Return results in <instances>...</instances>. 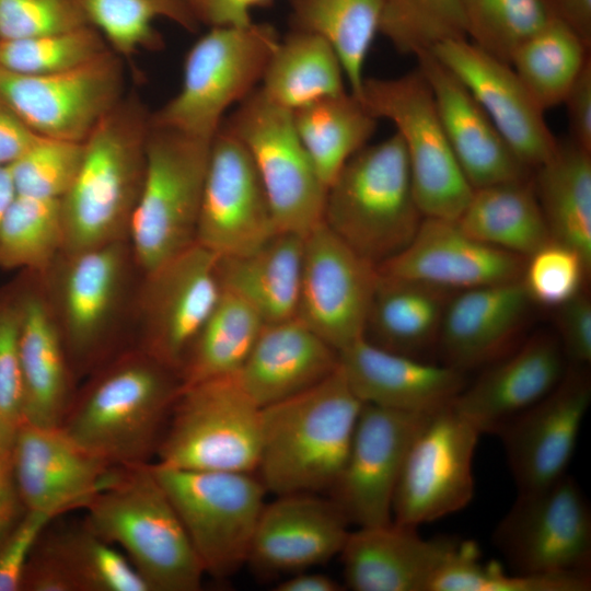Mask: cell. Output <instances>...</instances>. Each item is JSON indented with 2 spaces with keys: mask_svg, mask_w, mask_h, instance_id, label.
<instances>
[{
  "mask_svg": "<svg viewBox=\"0 0 591 591\" xmlns=\"http://www.w3.org/2000/svg\"><path fill=\"white\" fill-rule=\"evenodd\" d=\"M84 379L59 428L113 466L152 463L182 387L179 374L129 345Z\"/></svg>",
  "mask_w": 591,
  "mask_h": 591,
  "instance_id": "obj_1",
  "label": "cell"
},
{
  "mask_svg": "<svg viewBox=\"0 0 591 591\" xmlns=\"http://www.w3.org/2000/svg\"><path fill=\"white\" fill-rule=\"evenodd\" d=\"M38 276L77 380L130 345L142 271L128 240L61 252Z\"/></svg>",
  "mask_w": 591,
  "mask_h": 591,
  "instance_id": "obj_2",
  "label": "cell"
},
{
  "mask_svg": "<svg viewBox=\"0 0 591 591\" xmlns=\"http://www.w3.org/2000/svg\"><path fill=\"white\" fill-rule=\"evenodd\" d=\"M362 405L339 364L314 386L262 408L255 473L266 491L275 496L331 491Z\"/></svg>",
  "mask_w": 591,
  "mask_h": 591,
  "instance_id": "obj_3",
  "label": "cell"
},
{
  "mask_svg": "<svg viewBox=\"0 0 591 591\" xmlns=\"http://www.w3.org/2000/svg\"><path fill=\"white\" fill-rule=\"evenodd\" d=\"M150 115L136 92H126L83 142L80 169L60 199L62 252L128 240L144 179Z\"/></svg>",
  "mask_w": 591,
  "mask_h": 591,
  "instance_id": "obj_4",
  "label": "cell"
},
{
  "mask_svg": "<svg viewBox=\"0 0 591 591\" xmlns=\"http://www.w3.org/2000/svg\"><path fill=\"white\" fill-rule=\"evenodd\" d=\"M85 524L119 548L150 591H196L205 571L151 463L120 467L83 508Z\"/></svg>",
  "mask_w": 591,
  "mask_h": 591,
  "instance_id": "obj_5",
  "label": "cell"
},
{
  "mask_svg": "<svg viewBox=\"0 0 591 591\" xmlns=\"http://www.w3.org/2000/svg\"><path fill=\"white\" fill-rule=\"evenodd\" d=\"M424 218L396 132L360 149L326 189L323 223L376 266L409 244Z\"/></svg>",
  "mask_w": 591,
  "mask_h": 591,
  "instance_id": "obj_6",
  "label": "cell"
},
{
  "mask_svg": "<svg viewBox=\"0 0 591 591\" xmlns=\"http://www.w3.org/2000/svg\"><path fill=\"white\" fill-rule=\"evenodd\" d=\"M279 39L269 23L210 27L185 56L178 92L151 112V126L212 139L227 112L259 88Z\"/></svg>",
  "mask_w": 591,
  "mask_h": 591,
  "instance_id": "obj_7",
  "label": "cell"
},
{
  "mask_svg": "<svg viewBox=\"0 0 591 591\" xmlns=\"http://www.w3.org/2000/svg\"><path fill=\"white\" fill-rule=\"evenodd\" d=\"M211 139L150 124L142 189L128 241L142 273L196 242Z\"/></svg>",
  "mask_w": 591,
  "mask_h": 591,
  "instance_id": "obj_8",
  "label": "cell"
},
{
  "mask_svg": "<svg viewBox=\"0 0 591 591\" xmlns=\"http://www.w3.org/2000/svg\"><path fill=\"white\" fill-rule=\"evenodd\" d=\"M260 410L235 375L182 385L154 463L182 470L255 473Z\"/></svg>",
  "mask_w": 591,
  "mask_h": 591,
  "instance_id": "obj_9",
  "label": "cell"
},
{
  "mask_svg": "<svg viewBox=\"0 0 591 591\" xmlns=\"http://www.w3.org/2000/svg\"><path fill=\"white\" fill-rule=\"evenodd\" d=\"M151 468L172 501L205 575L227 578L248 560L266 489L255 473Z\"/></svg>",
  "mask_w": 591,
  "mask_h": 591,
  "instance_id": "obj_10",
  "label": "cell"
},
{
  "mask_svg": "<svg viewBox=\"0 0 591 591\" xmlns=\"http://www.w3.org/2000/svg\"><path fill=\"white\" fill-rule=\"evenodd\" d=\"M359 99L375 118L395 126L424 217L457 220L473 187L454 157L419 69L395 78H366Z\"/></svg>",
  "mask_w": 591,
  "mask_h": 591,
  "instance_id": "obj_11",
  "label": "cell"
},
{
  "mask_svg": "<svg viewBox=\"0 0 591 591\" xmlns=\"http://www.w3.org/2000/svg\"><path fill=\"white\" fill-rule=\"evenodd\" d=\"M222 124L246 148L278 231L304 236L323 222L327 187L298 136L291 111L258 88Z\"/></svg>",
  "mask_w": 591,
  "mask_h": 591,
  "instance_id": "obj_12",
  "label": "cell"
},
{
  "mask_svg": "<svg viewBox=\"0 0 591 591\" xmlns=\"http://www.w3.org/2000/svg\"><path fill=\"white\" fill-rule=\"evenodd\" d=\"M218 259L195 242L142 273L134 312L132 345L178 374L221 296Z\"/></svg>",
  "mask_w": 591,
  "mask_h": 591,
  "instance_id": "obj_13",
  "label": "cell"
},
{
  "mask_svg": "<svg viewBox=\"0 0 591 591\" xmlns=\"http://www.w3.org/2000/svg\"><path fill=\"white\" fill-rule=\"evenodd\" d=\"M493 542L515 573L590 572L591 509L568 474L518 498Z\"/></svg>",
  "mask_w": 591,
  "mask_h": 591,
  "instance_id": "obj_14",
  "label": "cell"
},
{
  "mask_svg": "<svg viewBox=\"0 0 591 591\" xmlns=\"http://www.w3.org/2000/svg\"><path fill=\"white\" fill-rule=\"evenodd\" d=\"M480 431L452 404L427 415L406 453L392 520L417 528L465 508L474 497Z\"/></svg>",
  "mask_w": 591,
  "mask_h": 591,
  "instance_id": "obj_15",
  "label": "cell"
},
{
  "mask_svg": "<svg viewBox=\"0 0 591 591\" xmlns=\"http://www.w3.org/2000/svg\"><path fill=\"white\" fill-rule=\"evenodd\" d=\"M125 94L124 60L111 49L49 74L0 69V100L45 138L84 142Z\"/></svg>",
  "mask_w": 591,
  "mask_h": 591,
  "instance_id": "obj_16",
  "label": "cell"
},
{
  "mask_svg": "<svg viewBox=\"0 0 591 591\" xmlns=\"http://www.w3.org/2000/svg\"><path fill=\"white\" fill-rule=\"evenodd\" d=\"M379 278L323 222L304 235L296 316L338 352L363 338Z\"/></svg>",
  "mask_w": 591,
  "mask_h": 591,
  "instance_id": "obj_17",
  "label": "cell"
},
{
  "mask_svg": "<svg viewBox=\"0 0 591 591\" xmlns=\"http://www.w3.org/2000/svg\"><path fill=\"white\" fill-rule=\"evenodd\" d=\"M277 232L246 148L221 124L211 139L196 243L218 257L240 256L255 251Z\"/></svg>",
  "mask_w": 591,
  "mask_h": 591,
  "instance_id": "obj_18",
  "label": "cell"
},
{
  "mask_svg": "<svg viewBox=\"0 0 591 591\" xmlns=\"http://www.w3.org/2000/svg\"><path fill=\"white\" fill-rule=\"evenodd\" d=\"M427 415L363 403L346 462L329 491L350 524L392 521L403 463Z\"/></svg>",
  "mask_w": 591,
  "mask_h": 591,
  "instance_id": "obj_19",
  "label": "cell"
},
{
  "mask_svg": "<svg viewBox=\"0 0 591 591\" xmlns=\"http://www.w3.org/2000/svg\"><path fill=\"white\" fill-rule=\"evenodd\" d=\"M590 402V380L575 366L549 394L496 429L518 493L546 487L567 474Z\"/></svg>",
  "mask_w": 591,
  "mask_h": 591,
  "instance_id": "obj_20",
  "label": "cell"
},
{
  "mask_svg": "<svg viewBox=\"0 0 591 591\" xmlns=\"http://www.w3.org/2000/svg\"><path fill=\"white\" fill-rule=\"evenodd\" d=\"M429 51L465 85L529 169L534 171L553 157L558 141L510 63L466 38L444 40Z\"/></svg>",
  "mask_w": 591,
  "mask_h": 591,
  "instance_id": "obj_21",
  "label": "cell"
},
{
  "mask_svg": "<svg viewBox=\"0 0 591 591\" xmlns=\"http://www.w3.org/2000/svg\"><path fill=\"white\" fill-rule=\"evenodd\" d=\"M11 463L25 509L56 518L83 509L120 468L82 449L60 428L27 422L18 426Z\"/></svg>",
  "mask_w": 591,
  "mask_h": 591,
  "instance_id": "obj_22",
  "label": "cell"
},
{
  "mask_svg": "<svg viewBox=\"0 0 591 591\" xmlns=\"http://www.w3.org/2000/svg\"><path fill=\"white\" fill-rule=\"evenodd\" d=\"M525 258L466 234L456 220L425 217L409 244L378 266L387 277L449 291L520 280Z\"/></svg>",
  "mask_w": 591,
  "mask_h": 591,
  "instance_id": "obj_23",
  "label": "cell"
},
{
  "mask_svg": "<svg viewBox=\"0 0 591 591\" xmlns=\"http://www.w3.org/2000/svg\"><path fill=\"white\" fill-rule=\"evenodd\" d=\"M349 521L321 494L276 496L259 515L247 563L267 573H294L339 555Z\"/></svg>",
  "mask_w": 591,
  "mask_h": 591,
  "instance_id": "obj_24",
  "label": "cell"
},
{
  "mask_svg": "<svg viewBox=\"0 0 591 591\" xmlns=\"http://www.w3.org/2000/svg\"><path fill=\"white\" fill-rule=\"evenodd\" d=\"M425 77L454 157L474 188L531 179L465 85L430 51L415 56Z\"/></svg>",
  "mask_w": 591,
  "mask_h": 591,
  "instance_id": "obj_25",
  "label": "cell"
},
{
  "mask_svg": "<svg viewBox=\"0 0 591 591\" xmlns=\"http://www.w3.org/2000/svg\"><path fill=\"white\" fill-rule=\"evenodd\" d=\"M22 422L59 428L77 390L38 274L19 271ZM21 422V424H22Z\"/></svg>",
  "mask_w": 591,
  "mask_h": 591,
  "instance_id": "obj_26",
  "label": "cell"
},
{
  "mask_svg": "<svg viewBox=\"0 0 591 591\" xmlns=\"http://www.w3.org/2000/svg\"><path fill=\"white\" fill-rule=\"evenodd\" d=\"M567 358L558 338L536 335L489 363L452 403L483 432H495L511 417L549 394L565 378Z\"/></svg>",
  "mask_w": 591,
  "mask_h": 591,
  "instance_id": "obj_27",
  "label": "cell"
},
{
  "mask_svg": "<svg viewBox=\"0 0 591 591\" xmlns=\"http://www.w3.org/2000/svg\"><path fill=\"white\" fill-rule=\"evenodd\" d=\"M457 541L424 538L393 520L350 531L339 553L346 586L355 591H428Z\"/></svg>",
  "mask_w": 591,
  "mask_h": 591,
  "instance_id": "obj_28",
  "label": "cell"
},
{
  "mask_svg": "<svg viewBox=\"0 0 591 591\" xmlns=\"http://www.w3.org/2000/svg\"><path fill=\"white\" fill-rule=\"evenodd\" d=\"M150 591L126 555L84 521L54 528L38 538L21 591Z\"/></svg>",
  "mask_w": 591,
  "mask_h": 591,
  "instance_id": "obj_29",
  "label": "cell"
},
{
  "mask_svg": "<svg viewBox=\"0 0 591 591\" xmlns=\"http://www.w3.org/2000/svg\"><path fill=\"white\" fill-rule=\"evenodd\" d=\"M339 364L364 404L430 414L451 405L466 386L463 371L392 352L364 338L339 352Z\"/></svg>",
  "mask_w": 591,
  "mask_h": 591,
  "instance_id": "obj_30",
  "label": "cell"
},
{
  "mask_svg": "<svg viewBox=\"0 0 591 591\" xmlns=\"http://www.w3.org/2000/svg\"><path fill=\"white\" fill-rule=\"evenodd\" d=\"M531 304L521 280L467 289L451 297L437 343L443 364L465 372L510 352Z\"/></svg>",
  "mask_w": 591,
  "mask_h": 591,
  "instance_id": "obj_31",
  "label": "cell"
},
{
  "mask_svg": "<svg viewBox=\"0 0 591 591\" xmlns=\"http://www.w3.org/2000/svg\"><path fill=\"white\" fill-rule=\"evenodd\" d=\"M338 366L339 352L294 316L264 325L235 376L264 408L314 386Z\"/></svg>",
  "mask_w": 591,
  "mask_h": 591,
  "instance_id": "obj_32",
  "label": "cell"
},
{
  "mask_svg": "<svg viewBox=\"0 0 591 591\" xmlns=\"http://www.w3.org/2000/svg\"><path fill=\"white\" fill-rule=\"evenodd\" d=\"M304 236L278 231L255 251L219 257L222 289L251 304L265 324L297 314Z\"/></svg>",
  "mask_w": 591,
  "mask_h": 591,
  "instance_id": "obj_33",
  "label": "cell"
},
{
  "mask_svg": "<svg viewBox=\"0 0 591 591\" xmlns=\"http://www.w3.org/2000/svg\"><path fill=\"white\" fill-rule=\"evenodd\" d=\"M451 291L379 273L363 338L418 358L437 347Z\"/></svg>",
  "mask_w": 591,
  "mask_h": 591,
  "instance_id": "obj_34",
  "label": "cell"
},
{
  "mask_svg": "<svg viewBox=\"0 0 591 591\" xmlns=\"http://www.w3.org/2000/svg\"><path fill=\"white\" fill-rule=\"evenodd\" d=\"M456 222L470 236L524 258L553 241L531 179L474 188Z\"/></svg>",
  "mask_w": 591,
  "mask_h": 591,
  "instance_id": "obj_35",
  "label": "cell"
},
{
  "mask_svg": "<svg viewBox=\"0 0 591 591\" xmlns=\"http://www.w3.org/2000/svg\"><path fill=\"white\" fill-rule=\"evenodd\" d=\"M345 82L340 59L326 39L291 30L275 47L259 89L269 101L293 112L346 92Z\"/></svg>",
  "mask_w": 591,
  "mask_h": 591,
  "instance_id": "obj_36",
  "label": "cell"
},
{
  "mask_svg": "<svg viewBox=\"0 0 591 591\" xmlns=\"http://www.w3.org/2000/svg\"><path fill=\"white\" fill-rule=\"evenodd\" d=\"M532 181L554 241L572 247L591 265V153L558 142Z\"/></svg>",
  "mask_w": 591,
  "mask_h": 591,
  "instance_id": "obj_37",
  "label": "cell"
},
{
  "mask_svg": "<svg viewBox=\"0 0 591 591\" xmlns=\"http://www.w3.org/2000/svg\"><path fill=\"white\" fill-rule=\"evenodd\" d=\"M292 118L326 187L348 160L368 144L379 120L349 91L300 107L292 112Z\"/></svg>",
  "mask_w": 591,
  "mask_h": 591,
  "instance_id": "obj_38",
  "label": "cell"
},
{
  "mask_svg": "<svg viewBox=\"0 0 591 591\" xmlns=\"http://www.w3.org/2000/svg\"><path fill=\"white\" fill-rule=\"evenodd\" d=\"M291 30L326 39L343 65L348 91L359 97L363 68L378 33L383 0H289Z\"/></svg>",
  "mask_w": 591,
  "mask_h": 591,
  "instance_id": "obj_39",
  "label": "cell"
},
{
  "mask_svg": "<svg viewBox=\"0 0 591 591\" xmlns=\"http://www.w3.org/2000/svg\"><path fill=\"white\" fill-rule=\"evenodd\" d=\"M264 325V320L251 304L222 289L181 369L182 385L235 375Z\"/></svg>",
  "mask_w": 591,
  "mask_h": 591,
  "instance_id": "obj_40",
  "label": "cell"
},
{
  "mask_svg": "<svg viewBox=\"0 0 591 591\" xmlns=\"http://www.w3.org/2000/svg\"><path fill=\"white\" fill-rule=\"evenodd\" d=\"M590 48L569 27L551 20L518 48L510 65L545 112L563 104L591 60Z\"/></svg>",
  "mask_w": 591,
  "mask_h": 591,
  "instance_id": "obj_41",
  "label": "cell"
},
{
  "mask_svg": "<svg viewBox=\"0 0 591 591\" xmlns=\"http://www.w3.org/2000/svg\"><path fill=\"white\" fill-rule=\"evenodd\" d=\"M89 25L101 33L123 60L141 50H158L163 38L153 26L166 19L195 33L196 22L184 0H74Z\"/></svg>",
  "mask_w": 591,
  "mask_h": 591,
  "instance_id": "obj_42",
  "label": "cell"
},
{
  "mask_svg": "<svg viewBox=\"0 0 591 591\" xmlns=\"http://www.w3.org/2000/svg\"><path fill=\"white\" fill-rule=\"evenodd\" d=\"M60 199L16 195L0 230V270L43 274L63 250Z\"/></svg>",
  "mask_w": 591,
  "mask_h": 591,
  "instance_id": "obj_43",
  "label": "cell"
},
{
  "mask_svg": "<svg viewBox=\"0 0 591 591\" xmlns=\"http://www.w3.org/2000/svg\"><path fill=\"white\" fill-rule=\"evenodd\" d=\"M474 541L460 542L431 581V591H587L590 572L513 573L482 563Z\"/></svg>",
  "mask_w": 591,
  "mask_h": 591,
  "instance_id": "obj_44",
  "label": "cell"
},
{
  "mask_svg": "<svg viewBox=\"0 0 591 591\" xmlns=\"http://www.w3.org/2000/svg\"><path fill=\"white\" fill-rule=\"evenodd\" d=\"M462 15L466 39L508 63L552 20L542 0H462Z\"/></svg>",
  "mask_w": 591,
  "mask_h": 591,
  "instance_id": "obj_45",
  "label": "cell"
},
{
  "mask_svg": "<svg viewBox=\"0 0 591 591\" xmlns=\"http://www.w3.org/2000/svg\"><path fill=\"white\" fill-rule=\"evenodd\" d=\"M380 33L396 50L414 56L466 38L462 0H383Z\"/></svg>",
  "mask_w": 591,
  "mask_h": 591,
  "instance_id": "obj_46",
  "label": "cell"
},
{
  "mask_svg": "<svg viewBox=\"0 0 591 591\" xmlns=\"http://www.w3.org/2000/svg\"><path fill=\"white\" fill-rule=\"evenodd\" d=\"M109 49L91 25L32 38L1 40L0 69L40 76L84 65Z\"/></svg>",
  "mask_w": 591,
  "mask_h": 591,
  "instance_id": "obj_47",
  "label": "cell"
},
{
  "mask_svg": "<svg viewBox=\"0 0 591 591\" xmlns=\"http://www.w3.org/2000/svg\"><path fill=\"white\" fill-rule=\"evenodd\" d=\"M83 151V142L39 137L8 166L15 194L61 199L76 178Z\"/></svg>",
  "mask_w": 591,
  "mask_h": 591,
  "instance_id": "obj_48",
  "label": "cell"
},
{
  "mask_svg": "<svg viewBox=\"0 0 591 591\" xmlns=\"http://www.w3.org/2000/svg\"><path fill=\"white\" fill-rule=\"evenodd\" d=\"M589 268L580 253L553 240L525 258L520 280L532 303L557 309L581 292Z\"/></svg>",
  "mask_w": 591,
  "mask_h": 591,
  "instance_id": "obj_49",
  "label": "cell"
},
{
  "mask_svg": "<svg viewBox=\"0 0 591 591\" xmlns=\"http://www.w3.org/2000/svg\"><path fill=\"white\" fill-rule=\"evenodd\" d=\"M89 25L74 0H0V39L32 38Z\"/></svg>",
  "mask_w": 591,
  "mask_h": 591,
  "instance_id": "obj_50",
  "label": "cell"
},
{
  "mask_svg": "<svg viewBox=\"0 0 591 591\" xmlns=\"http://www.w3.org/2000/svg\"><path fill=\"white\" fill-rule=\"evenodd\" d=\"M20 313V282L16 276L0 288V409L16 426L22 422Z\"/></svg>",
  "mask_w": 591,
  "mask_h": 591,
  "instance_id": "obj_51",
  "label": "cell"
},
{
  "mask_svg": "<svg viewBox=\"0 0 591 591\" xmlns=\"http://www.w3.org/2000/svg\"><path fill=\"white\" fill-rule=\"evenodd\" d=\"M55 519L50 513L25 510L0 546V591H21L31 554Z\"/></svg>",
  "mask_w": 591,
  "mask_h": 591,
  "instance_id": "obj_52",
  "label": "cell"
},
{
  "mask_svg": "<svg viewBox=\"0 0 591 591\" xmlns=\"http://www.w3.org/2000/svg\"><path fill=\"white\" fill-rule=\"evenodd\" d=\"M559 343L567 360L586 366L591 360V302L582 291L557 308Z\"/></svg>",
  "mask_w": 591,
  "mask_h": 591,
  "instance_id": "obj_53",
  "label": "cell"
},
{
  "mask_svg": "<svg viewBox=\"0 0 591 591\" xmlns=\"http://www.w3.org/2000/svg\"><path fill=\"white\" fill-rule=\"evenodd\" d=\"M199 25L210 27L245 26L251 12L270 5L274 0H184Z\"/></svg>",
  "mask_w": 591,
  "mask_h": 591,
  "instance_id": "obj_54",
  "label": "cell"
},
{
  "mask_svg": "<svg viewBox=\"0 0 591 591\" xmlns=\"http://www.w3.org/2000/svg\"><path fill=\"white\" fill-rule=\"evenodd\" d=\"M566 105L570 142L591 153V60L569 90Z\"/></svg>",
  "mask_w": 591,
  "mask_h": 591,
  "instance_id": "obj_55",
  "label": "cell"
},
{
  "mask_svg": "<svg viewBox=\"0 0 591 591\" xmlns=\"http://www.w3.org/2000/svg\"><path fill=\"white\" fill-rule=\"evenodd\" d=\"M0 100V167H8L39 138Z\"/></svg>",
  "mask_w": 591,
  "mask_h": 591,
  "instance_id": "obj_56",
  "label": "cell"
},
{
  "mask_svg": "<svg viewBox=\"0 0 591 591\" xmlns=\"http://www.w3.org/2000/svg\"><path fill=\"white\" fill-rule=\"evenodd\" d=\"M11 463V453L0 457V546L25 512Z\"/></svg>",
  "mask_w": 591,
  "mask_h": 591,
  "instance_id": "obj_57",
  "label": "cell"
},
{
  "mask_svg": "<svg viewBox=\"0 0 591 591\" xmlns=\"http://www.w3.org/2000/svg\"><path fill=\"white\" fill-rule=\"evenodd\" d=\"M552 20L569 27L591 46V0H542Z\"/></svg>",
  "mask_w": 591,
  "mask_h": 591,
  "instance_id": "obj_58",
  "label": "cell"
},
{
  "mask_svg": "<svg viewBox=\"0 0 591 591\" xmlns=\"http://www.w3.org/2000/svg\"><path fill=\"white\" fill-rule=\"evenodd\" d=\"M341 589L340 583L332 577L305 570L291 573L275 587L276 591H339Z\"/></svg>",
  "mask_w": 591,
  "mask_h": 591,
  "instance_id": "obj_59",
  "label": "cell"
},
{
  "mask_svg": "<svg viewBox=\"0 0 591 591\" xmlns=\"http://www.w3.org/2000/svg\"><path fill=\"white\" fill-rule=\"evenodd\" d=\"M15 196V189L8 167H0V230L4 213Z\"/></svg>",
  "mask_w": 591,
  "mask_h": 591,
  "instance_id": "obj_60",
  "label": "cell"
},
{
  "mask_svg": "<svg viewBox=\"0 0 591 591\" xmlns=\"http://www.w3.org/2000/svg\"><path fill=\"white\" fill-rule=\"evenodd\" d=\"M18 426L0 409V457L11 453Z\"/></svg>",
  "mask_w": 591,
  "mask_h": 591,
  "instance_id": "obj_61",
  "label": "cell"
}]
</instances>
